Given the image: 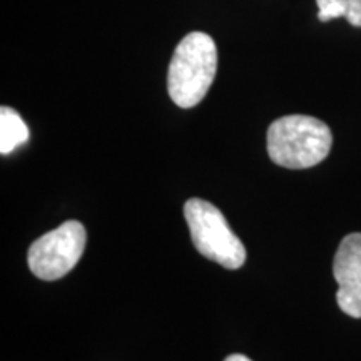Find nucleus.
<instances>
[{"label": "nucleus", "instance_id": "nucleus-7", "mask_svg": "<svg viewBox=\"0 0 361 361\" xmlns=\"http://www.w3.org/2000/svg\"><path fill=\"white\" fill-rule=\"evenodd\" d=\"M316 4H318V19L322 22L343 17V0H316Z\"/></svg>", "mask_w": 361, "mask_h": 361}, {"label": "nucleus", "instance_id": "nucleus-1", "mask_svg": "<svg viewBox=\"0 0 361 361\" xmlns=\"http://www.w3.org/2000/svg\"><path fill=\"white\" fill-rule=\"evenodd\" d=\"M218 71V49L211 35L188 34L176 47L168 72V90L176 106H197L209 90Z\"/></svg>", "mask_w": 361, "mask_h": 361}, {"label": "nucleus", "instance_id": "nucleus-9", "mask_svg": "<svg viewBox=\"0 0 361 361\" xmlns=\"http://www.w3.org/2000/svg\"><path fill=\"white\" fill-rule=\"evenodd\" d=\"M224 361H251V360L245 355H229Z\"/></svg>", "mask_w": 361, "mask_h": 361}, {"label": "nucleus", "instance_id": "nucleus-8", "mask_svg": "<svg viewBox=\"0 0 361 361\" xmlns=\"http://www.w3.org/2000/svg\"><path fill=\"white\" fill-rule=\"evenodd\" d=\"M343 17L353 27H361V0H343Z\"/></svg>", "mask_w": 361, "mask_h": 361}, {"label": "nucleus", "instance_id": "nucleus-2", "mask_svg": "<svg viewBox=\"0 0 361 361\" xmlns=\"http://www.w3.org/2000/svg\"><path fill=\"white\" fill-rule=\"evenodd\" d=\"M333 135L323 121L311 116H286L268 129V154L288 169H308L331 151Z\"/></svg>", "mask_w": 361, "mask_h": 361}, {"label": "nucleus", "instance_id": "nucleus-5", "mask_svg": "<svg viewBox=\"0 0 361 361\" xmlns=\"http://www.w3.org/2000/svg\"><path fill=\"white\" fill-rule=\"evenodd\" d=\"M336 301L343 313L361 318V233L343 238L333 261Z\"/></svg>", "mask_w": 361, "mask_h": 361}, {"label": "nucleus", "instance_id": "nucleus-6", "mask_svg": "<svg viewBox=\"0 0 361 361\" xmlns=\"http://www.w3.org/2000/svg\"><path fill=\"white\" fill-rule=\"evenodd\" d=\"M27 141H29V128L22 121L19 112L4 106L0 109V152L4 156L11 154Z\"/></svg>", "mask_w": 361, "mask_h": 361}, {"label": "nucleus", "instance_id": "nucleus-3", "mask_svg": "<svg viewBox=\"0 0 361 361\" xmlns=\"http://www.w3.org/2000/svg\"><path fill=\"white\" fill-rule=\"evenodd\" d=\"M184 218L196 250L211 261L224 266L226 269H238L245 264L246 250L221 211L211 202L189 200L184 204Z\"/></svg>", "mask_w": 361, "mask_h": 361}, {"label": "nucleus", "instance_id": "nucleus-4", "mask_svg": "<svg viewBox=\"0 0 361 361\" xmlns=\"http://www.w3.org/2000/svg\"><path fill=\"white\" fill-rule=\"evenodd\" d=\"M87 233L79 221H66L54 231L44 234L29 250V268L45 281L66 276L82 256Z\"/></svg>", "mask_w": 361, "mask_h": 361}]
</instances>
